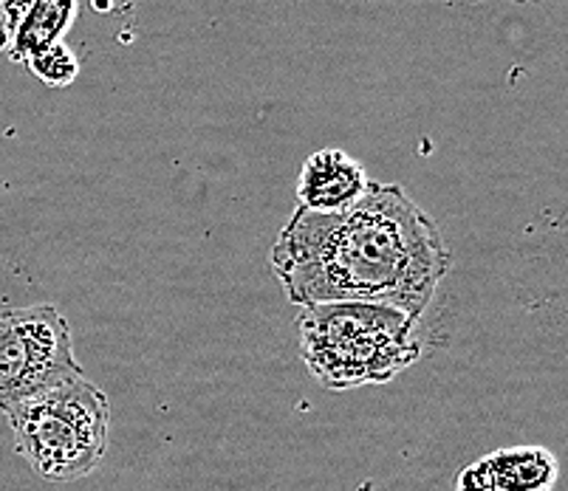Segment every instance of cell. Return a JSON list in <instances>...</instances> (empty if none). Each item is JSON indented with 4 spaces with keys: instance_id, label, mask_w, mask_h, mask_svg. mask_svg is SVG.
<instances>
[{
    "instance_id": "4",
    "label": "cell",
    "mask_w": 568,
    "mask_h": 491,
    "mask_svg": "<svg viewBox=\"0 0 568 491\" xmlns=\"http://www.w3.org/2000/svg\"><path fill=\"white\" fill-rule=\"evenodd\" d=\"M82 376L71 328L54 305H26L0 314V412Z\"/></svg>"
},
{
    "instance_id": "7",
    "label": "cell",
    "mask_w": 568,
    "mask_h": 491,
    "mask_svg": "<svg viewBox=\"0 0 568 491\" xmlns=\"http://www.w3.org/2000/svg\"><path fill=\"white\" fill-rule=\"evenodd\" d=\"M77 0H34L20 25L14 29V57L29 60L38 51L60 43L74 20Z\"/></svg>"
},
{
    "instance_id": "3",
    "label": "cell",
    "mask_w": 568,
    "mask_h": 491,
    "mask_svg": "<svg viewBox=\"0 0 568 491\" xmlns=\"http://www.w3.org/2000/svg\"><path fill=\"white\" fill-rule=\"evenodd\" d=\"M20 458L49 483H71L105 458L111 405L85 376L51 387L9 412Z\"/></svg>"
},
{
    "instance_id": "9",
    "label": "cell",
    "mask_w": 568,
    "mask_h": 491,
    "mask_svg": "<svg viewBox=\"0 0 568 491\" xmlns=\"http://www.w3.org/2000/svg\"><path fill=\"white\" fill-rule=\"evenodd\" d=\"M456 491H498L489 460L481 458L469 463V467H464L456 478Z\"/></svg>"
},
{
    "instance_id": "1",
    "label": "cell",
    "mask_w": 568,
    "mask_h": 491,
    "mask_svg": "<svg viewBox=\"0 0 568 491\" xmlns=\"http://www.w3.org/2000/svg\"><path fill=\"white\" fill-rule=\"evenodd\" d=\"M453 255L399 184H374L337 215L297 209L272 246V272L288 303H376L422 317Z\"/></svg>"
},
{
    "instance_id": "6",
    "label": "cell",
    "mask_w": 568,
    "mask_h": 491,
    "mask_svg": "<svg viewBox=\"0 0 568 491\" xmlns=\"http://www.w3.org/2000/svg\"><path fill=\"white\" fill-rule=\"evenodd\" d=\"M498 491H551L560 463L544 447H509L487 454Z\"/></svg>"
},
{
    "instance_id": "5",
    "label": "cell",
    "mask_w": 568,
    "mask_h": 491,
    "mask_svg": "<svg viewBox=\"0 0 568 491\" xmlns=\"http://www.w3.org/2000/svg\"><path fill=\"white\" fill-rule=\"evenodd\" d=\"M363 164L339 147L317 150L306 158L297 178V206L320 215H337L351 209L368 190Z\"/></svg>"
},
{
    "instance_id": "2",
    "label": "cell",
    "mask_w": 568,
    "mask_h": 491,
    "mask_svg": "<svg viewBox=\"0 0 568 491\" xmlns=\"http://www.w3.org/2000/svg\"><path fill=\"white\" fill-rule=\"evenodd\" d=\"M416 325V317L390 305H306L297 317L301 359L308 376L328 390L387 385L422 356Z\"/></svg>"
},
{
    "instance_id": "10",
    "label": "cell",
    "mask_w": 568,
    "mask_h": 491,
    "mask_svg": "<svg viewBox=\"0 0 568 491\" xmlns=\"http://www.w3.org/2000/svg\"><path fill=\"white\" fill-rule=\"evenodd\" d=\"M34 0H3V7H7L9 12V23H12V29H18L20 20L26 18V12L32 9Z\"/></svg>"
},
{
    "instance_id": "8",
    "label": "cell",
    "mask_w": 568,
    "mask_h": 491,
    "mask_svg": "<svg viewBox=\"0 0 568 491\" xmlns=\"http://www.w3.org/2000/svg\"><path fill=\"white\" fill-rule=\"evenodd\" d=\"M29 69L45 82V85L63 88L71 85L77 76V60L63 43H54L49 49L38 51L34 57H29Z\"/></svg>"
}]
</instances>
